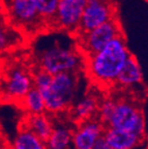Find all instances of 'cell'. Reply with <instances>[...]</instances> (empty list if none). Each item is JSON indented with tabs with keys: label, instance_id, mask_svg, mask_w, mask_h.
Returning <instances> with one entry per match:
<instances>
[{
	"label": "cell",
	"instance_id": "cell-13",
	"mask_svg": "<svg viewBox=\"0 0 148 149\" xmlns=\"http://www.w3.org/2000/svg\"><path fill=\"white\" fill-rule=\"evenodd\" d=\"M45 145L46 149H75L74 132L64 125L53 127L50 137L45 141Z\"/></svg>",
	"mask_w": 148,
	"mask_h": 149
},
{
	"label": "cell",
	"instance_id": "cell-17",
	"mask_svg": "<svg viewBox=\"0 0 148 149\" xmlns=\"http://www.w3.org/2000/svg\"><path fill=\"white\" fill-rule=\"evenodd\" d=\"M97 110V102L93 96H85L76 104L74 116L80 120L89 119Z\"/></svg>",
	"mask_w": 148,
	"mask_h": 149
},
{
	"label": "cell",
	"instance_id": "cell-8",
	"mask_svg": "<svg viewBox=\"0 0 148 149\" xmlns=\"http://www.w3.org/2000/svg\"><path fill=\"white\" fill-rule=\"evenodd\" d=\"M87 0H60L54 21L58 27L68 32H77Z\"/></svg>",
	"mask_w": 148,
	"mask_h": 149
},
{
	"label": "cell",
	"instance_id": "cell-26",
	"mask_svg": "<svg viewBox=\"0 0 148 149\" xmlns=\"http://www.w3.org/2000/svg\"><path fill=\"white\" fill-rule=\"evenodd\" d=\"M0 135H1V134H0Z\"/></svg>",
	"mask_w": 148,
	"mask_h": 149
},
{
	"label": "cell",
	"instance_id": "cell-20",
	"mask_svg": "<svg viewBox=\"0 0 148 149\" xmlns=\"http://www.w3.org/2000/svg\"><path fill=\"white\" fill-rule=\"evenodd\" d=\"M52 78H53V74L46 72L43 68H39L38 70H36L34 72L32 77L33 86L38 89V90H43V89L47 88L51 84Z\"/></svg>",
	"mask_w": 148,
	"mask_h": 149
},
{
	"label": "cell",
	"instance_id": "cell-11",
	"mask_svg": "<svg viewBox=\"0 0 148 149\" xmlns=\"http://www.w3.org/2000/svg\"><path fill=\"white\" fill-rule=\"evenodd\" d=\"M111 149H134L141 142L142 136L130 130L109 127L104 133Z\"/></svg>",
	"mask_w": 148,
	"mask_h": 149
},
{
	"label": "cell",
	"instance_id": "cell-15",
	"mask_svg": "<svg viewBox=\"0 0 148 149\" xmlns=\"http://www.w3.org/2000/svg\"><path fill=\"white\" fill-rule=\"evenodd\" d=\"M12 149H46V145L44 141L25 127L16 136Z\"/></svg>",
	"mask_w": 148,
	"mask_h": 149
},
{
	"label": "cell",
	"instance_id": "cell-18",
	"mask_svg": "<svg viewBox=\"0 0 148 149\" xmlns=\"http://www.w3.org/2000/svg\"><path fill=\"white\" fill-rule=\"evenodd\" d=\"M17 42L16 32L10 29L4 20L0 21V53L6 51L13 45H16Z\"/></svg>",
	"mask_w": 148,
	"mask_h": 149
},
{
	"label": "cell",
	"instance_id": "cell-5",
	"mask_svg": "<svg viewBox=\"0 0 148 149\" xmlns=\"http://www.w3.org/2000/svg\"><path fill=\"white\" fill-rule=\"evenodd\" d=\"M122 33V26L119 19L114 17L92 30L80 34L82 50L87 56H90L102 50L108 42Z\"/></svg>",
	"mask_w": 148,
	"mask_h": 149
},
{
	"label": "cell",
	"instance_id": "cell-14",
	"mask_svg": "<svg viewBox=\"0 0 148 149\" xmlns=\"http://www.w3.org/2000/svg\"><path fill=\"white\" fill-rule=\"evenodd\" d=\"M26 128L31 130L42 141H46L53 130V124L51 120L45 115L42 114H30L25 120Z\"/></svg>",
	"mask_w": 148,
	"mask_h": 149
},
{
	"label": "cell",
	"instance_id": "cell-23",
	"mask_svg": "<svg viewBox=\"0 0 148 149\" xmlns=\"http://www.w3.org/2000/svg\"><path fill=\"white\" fill-rule=\"evenodd\" d=\"M0 149H10L8 142L1 135H0Z\"/></svg>",
	"mask_w": 148,
	"mask_h": 149
},
{
	"label": "cell",
	"instance_id": "cell-25",
	"mask_svg": "<svg viewBox=\"0 0 148 149\" xmlns=\"http://www.w3.org/2000/svg\"><path fill=\"white\" fill-rule=\"evenodd\" d=\"M87 1H90V0H87Z\"/></svg>",
	"mask_w": 148,
	"mask_h": 149
},
{
	"label": "cell",
	"instance_id": "cell-22",
	"mask_svg": "<svg viewBox=\"0 0 148 149\" xmlns=\"http://www.w3.org/2000/svg\"><path fill=\"white\" fill-rule=\"evenodd\" d=\"M92 149H111V147H110L109 143H108V141L106 140L105 136L103 135L95 141Z\"/></svg>",
	"mask_w": 148,
	"mask_h": 149
},
{
	"label": "cell",
	"instance_id": "cell-7",
	"mask_svg": "<svg viewBox=\"0 0 148 149\" xmlns=\"http://www.w3.org/2000/svg\"><path fill=\"white\" fill-rule=\"evenodd\" d=\"M5 17L14 27L33 28L42 22L33 0H3Z\"/></svg>",
	"mask_w": 148,
	"mask_h": 149
},
{
	"label": "cell",
	"instance_id": "cell-27",
	"mask_svg": "<svg viewBox=\"0 0 148 149\" xmlns=\"http://www.w3.org/2000/svg\"><path fill=\"white\" fill-rule=\"evenodd\" d=\"M147 1H148V0H147Z\"/></svg>",
	"mask_w": 148,
	"mask_h": 149
},
{
	"label": "cell",
	"instance_id": "cell-6",
	"mask_svg": "<svg viewBox=\"0 0 148 149\" xmlns=\"http://www.w3.org/2000/svg\"><path fill=\"white\" fill-rule=\"evenodd\" d=\"M117 14V7L113 0H90L87 1L82 15L77 33L83 34L93 28L109 21Z\"/></svg>",
	"mask_w": 148,
	"mask_h": 149
},
{
	"label": "cell",
	"instance_id": "cell-24",
	"mask_svg": "<svg viewBox=\"0 0 148 149\" xmlns=\"http://www.w3.org/2000/svg\"><path fill=\"white\" fill-rule=\"evenodd\" d=\"M5 17V8L3 4V0H0V21L4 20Z\"/></svg>",
	"mask_w": 148,
	"mask_h": 149
},
{
	"label": "cell",
	"instance_id": "cell-3",
	"mask_svg": "<svg viewBox=\"0 0 148 149\" xmlns=\"http://www.w3.org/2000/svg\"><path fill=\"white\" fill-rule=\"evenodd\" d=\"M40 68L51 74L58 72H75L81 65L80 56L70 48L54 45L44 49L38 57Z\"/></svg>",
	"mask_w": 148,
	"mask_h": 149
},
{
	"label": "cell",
	"instance_id": "cell-4",
	"mask_svg": "<svg viewBox=\"0 0 148 149\" xmlns=\"http://www.w3.org/2000/svg\"><path fill=\"white\" fill-rule=\"evenodd\" d=\"M108 124L109 127L130 130L141 136L145 130V120L142 111L134 102L124 100L116 102Z\"/></svg>",
	"mask_w": 148,
	"mask_h": 149
},
{
	"label": "cell",
	"instance_id": "cell-2",
	"mask_svg": "<svg viewBox=\"0 0 148 149\" xmlns=\"http://www.w3.org/2000/svg\"><path fill=\"white\" fill-rule=\"evenodd\" d=\"M77 89V78L74 72H58L53 74L51 84L39 90L46 104V110L57 113L66 109L73 102Z\"/></svg>",
	"mask_w": 148,
	"mask_h": 149
},
{
	"label": "cell",
	"instance_id": "cell-12",
	"mask_svg": "<svg viewBox=\"0 0 148 149\" xmlns=\"http://www.w3.org/2000/svg\"><path fill=\"white\" fill-rule=\"evenodd\" d=\"M142 79H143V74H142L141 66L136 57L131 54L118 74L116 82L121 86L131 87L140 84L142 82Z\"/></svg>",
	"mask_w": 148,
	"mask_h": 149
},
{
	"label": "cell",
	"instance_id": "cell-21",
	"mask_svg": "<svg viewBox=\"0 0 148 149\" xmlns=\"http://www.w3.org/2000/svg\"><path fill=\"white\" fill-rule=\"evenodd\" d=\"M116 102H113L112 100H105L98 107V113L103 122L108 124L112 114H113L114 108H115Z\"/></svg>",
	"mask_w": 148,
	"mask_h": 149
},
{
	"label": "cell",
	"instance_id": "cell-19",
	"mask_svg": "<svg viewBox=\"0 0 148 149\" xmlns=\"http://www.w3.org/2000/svg\"><path fill=\"white\" fill-rule=\"evenodd\" d=\"M39 16L43 19L53 20L60 0H33Z\"/></svg>",
	"mask_w": 148,
	"mask_h": 149
},
{
	"label": "cell",
	"instance_id": "cell-10",
	"mask_svg": "<svg viewBox=\"0 0 148 149\" xmlns=\"http://www.w3.org/2000/svg\"><path fill=\"white\" fill-rule=\"evenodd\" d=\"M104 135L103 125L96 120H86L74 132L75 149H92L95 141Z\"/></svg>",
	"mask_w": 148,
	"mask_h": 149
},
{
	"label": "cell",
	"instance_id": "cell-1",
	"mask_svg": "<svg viewBox=\"0 0 148 149\" xmlns=\"http://www.w3.org/2000/svg\"><path fill=\"white\" fill-rule=\"evenodd\" d=\"M131 56L124 35L113 38L96 53L88 56L87 70L91 79L98 83L116 82L118 74Z\"/></svg>",
	"mask_w": 148,
	"mask_h": 149
},
{
	"label": "cell",
	"instance_id": "cell-16",
	"mask_svg": "<svg viewBox=\"0 0 148 149\" xmlns=\"http://www.w3.org/2000/svg\"><path fill=\"white\" fill-rule=\"evenodd\" d=\"M21 102L24 109L29 114H42L47 111L42 93L34 86L26 93V95L22 98Z\"/></svg>",
	"mask_w": 148,
	"mask_h": 149
},
{
	"label": "cell",
	"instance_id": "cell-9",
	"mask_svg": "<svg viewBox=\"0 0 148 149\" xmlns=\"http://www.w3.org/2000/svg\"><path fill=\"white\" fill-rule=\"evenodd\" d=\"M33 87L32 78L25 70L14 68L8 72L3 84V93L9 100H21Z\"/></svg>",
	"mask_w": 148,
	"mask_h": 149
}]
</instances>
